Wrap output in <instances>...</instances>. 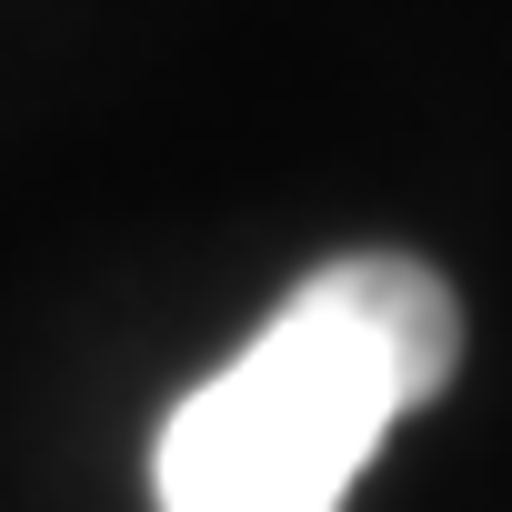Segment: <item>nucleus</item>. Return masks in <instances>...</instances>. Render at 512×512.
<instances>
[{"label": "nucleus", "mask_w": 512, "mask_h": 512, "mask_svg": "<svg viewBox=\"0 0 512 512\" xmlns=\"http://www.w3.org/2000/svg\"><path fill=\"white\" fill-rule=\"evenodd\" d=\"M462 302L412 251L322 262L151 442L161 512H342L382 432L442 402Z\"/></svg>", "instance_id": "f257e3e1"}]
</instances>
